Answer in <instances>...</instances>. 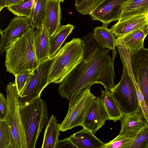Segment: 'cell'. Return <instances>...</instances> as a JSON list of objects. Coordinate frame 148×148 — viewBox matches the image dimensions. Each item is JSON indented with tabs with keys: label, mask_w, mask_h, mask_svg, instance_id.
I'll list each match as a JSON object with an SVG mask.
<instances>
[{
	"label": "cell",
	"mask_w": 148,
	"mask_h": 148,
	"mask_svg": "<svg viewBox=\"0 0 148 148\" xmlns=\"http://www.w3.org/2000/svg\"><path fill=\"white\" fill-rule=\"evenodd\" d=\"M121 121V128L119 134L134 138L148 123L142 114L139 111L124 115Z\"/></svg>",
	"instance_id": "cell-13"
},
{
	"label": "cell",
	"mask_w": 148,
	"mask_h": 148,
	"mask_svg": "<svg viewBox=\"0 0 148 148\" xmlns=\"http://www.w3.org/2000/svg\"><path fill=\"white\" fill-rule=\"evenodd\" d=\"M130 60L134 80L148 107V49L143 47L131 53Z\"/></svg>",
	"instance_id": "cell-9"
},
{
	"label": "cell",
	"mask_w": 148,
	"mask_h": 148,
	"mask_svg": "<svg viewBox=\"0 0 148 148\" xmlns=\"http://www.w3.org/2000/svg\"><path fill=\"white\" fill-rule=\"evenodd\" d=\"M74 28L73 25L70 24L61 25L56 33L50 38L49 58H53Z\"/></svg>",
	"instance_id": "cell-20"
},
{
	"label": "cell",
	"mask_w": 148,
	"mask_h": 148,
	"mask_svg": "<svg viewBox=\"0 0 148 148\" xmlns=\"http://www.w3.org/2000/svg\"><path fill=\"white\" fill-rule=\"evenodd\" d=\"M60 0H48L46 15L43 25L51 38L61 25Z\"/></svg>",
	"instance_id": "cell-16"
},
{
	"label": "cell",
	"mask_w": 148,
	"mask_h": 148,
	"mask_svg": "<svg viewBox=\"0 0 148 148\" xmlns=\"http://www.w3.org/2000/svg\"><path fill=\"white\" fill-rule=\"evenodd\" d=\"M148 34V24L121 38H116V43L125 45L131 53L144 47V41Z\"/></svg>",
	"instance_id": "cell-15"
},
{
	"label": "cell",
	"mask_w": 148,
	"mask_h": 148,
	"mask_svg": "<svg viewBox=\"0 0 148 148\" xmlns=\"http://www.w3.org/2000/svg\"><path fill=\"white\" fill-rule=\"evenodd\" d=\"M7 110L6 99L3 95L0 93V120H3L6 116Z\"/></svg>",
	"instance_id": "cell-32"
},
{
	"label": "cell",
	"mask_w": 148,
	"mask_h": 148,
	"mask_svg": "<svg viewBox=\"0 0 148 148\" xmlns=\"http://www.w3.org/2000/svg\"><path fill=\"white\" fill-rule=\"evenodd\" d=\"M50 37L44 25L34 30L35 51L37 60L40 63L49 58Z\"/></svg>",
	"instance_id": "cell-17"
},
{
	"label": "cell",
	"mask_w": 148,
	"mask_h": 148,
	"mask_svg": "<svg viewBox=\"0 0 148 148\" xmlns=\"http://www.w3.org/2000/svg\"><path fill=\"white\" fill-rule=\"evenodd\" d=\"M129 148H148V123L134 137Z\"/></svg>",
	"instance_id": "cell-29"
},
{
	"label": "cell",
	"mask_w": 148,
	"mask_h": 148,
	"mask_svg": "<svg viewBox=\"0 0 148 148\" xmlns=\"http://www.w3.org/2000/svg\"><path fill=\"white\" fill-rule=\"evenodd\" d=\"M12 135L6 121L0 120V148H7Z\"/></svg>",
	"instance_id": "cell-30"
},
{
	"label": "cell",
	"mask_w": 148,
	"mask_h": 148,
	"mask_svg": "<svg viewBox=\"0 0 148 148\" xmlns=\"http://www.w3.org/2000/svg\"><path fill=\"white\" fill-rule=\"evenodd\" d=\"M84 44L73 38L61 47L53 58L48 75L49 84L59 83L83 60Z\"/></svg>",
	"instance_id": "cell-3"
},
{
	"label": "cell",
	"mask_w": 148,
	"mask_h": 148,
	"mask_svg": "<svg viewBox=\"0 0 148 148\" xmlns=\"http://www.w3.org/2000/svg\"><path fill=\"white\" fill-rule=\"evenodd\" d=\"M7 110L4 119L18 148H26L25 134L20 116L18 96L15 82H10L6 88Z\"/></svg>",
	"instance_id": "cell-6"
},
{
	"label": "cell",
	"mask_w": 148,
	"mask_h": 148,
	"mask_svg": "<svg viewBox=\"0 0 148 148\" xmlns=\"http://www.w3.org/2000/svg\"><path fill=\"white\" fill-rule=\"evenodd\" d=\"M93 33L95 39L103 47L112 50L115 49V36L108 26L103 25L96 27Z\"/></svg>",
	"instance_id": "cell-23"
},
{
	"label": "cell",
	"mask_w": 148,
	"mask_h": 148,
	"mask_svg": "<svg viewBox=\"0 0 148 148\" xmlns=\"http://www.w3.org/2000/svg\"><path fill=\"white\" fill-rule=\"evenodd\" d=\"M84 44L83 60L86 62H89L103 47L96 40L93 32L84 36L82 40Z\"/></svg>",
	"instance_id": "cell-25"
},
{
	"label": "cell",
	"mask_w": 148,
	"mask_h": 148,
	"mask_svg": "<svg viewBox=\"0 0 148 148\" xmlns=\"http://www.w3.org/2000/svg\"><path fill=\"white\" fill-rule=\"evenodd\" d=\"M148 14V0H130L123 8L119 21Z\"/></svg>",
	"instance_id": "cell-22"
},
{
	"label": "cell",
	"mask_w": 148,
	"mask_h": 148,
	"mask_svg": "<svg viewBox=\"0 0 148 148\" xmlns=\"http://www.w3.org/2000/svg\"><path fill=\"white\" fill-rule=\"evenodd\" d=\"M88 87L72 97L69 100L67 114L60 124V131L65 132L78 126H82L86 113L96 98Z\"/></svg>",
	"instance_id": "cell-7"
},
{
	"label": "cell",
	"mask_w": 148,
	"mask_h": 148,
	"mask_svg": "<svg viewBox=\"0 0 148 148\" xmlns=\"http://www.w3.org/2000/svg\"><path fill=\"white\" fill-rule=\"evenodd\" d=\"M134 138L119 134L112 140L105 143L102 148H129Z\"/></svg>",
	"instance_id": "cell-28"
},
{
	"label": "cell",
	"mask_w": 148,
	"mask_h": 148,
	"mask_svg": "<svg viewBox=\"0 0 148 148\" xmlns=\"http://www.w3.org/2000/svg\"><path fill=\"white\" fill-rule=\"evenodd\" d=\"M109 117L99 97H96L91 103L86 113L82 126L94 134L105 124Z\"/></svg>",
	"instance_id": "cell-11"
},
{
	"label": "cell",
	"mask_w": 148,
	"mask_h": 148,
	"mask_svg": "<svg viewBox=\"0 0 148 148\" xmlns=\"http://www.w3.org/2000/svg\"><path fill=\"white\" fill-rule=\"evenodd\" d=\"M87 129H83L71 135L69 138L77 148H102L105 143Z\"/></svg>",
	"instance_id": "cell-18"
},
{
	"label": "cell",
	"mask_w": 148,
	"mask_h": 148,
	"mask_svg": "<svg viewBox=\"0 0 148 148\" xmlns=\"http://www.w3.org/2000/svg\"><path fill=\"white\" fill-rule=\"evenodd\" d=\"M147 24V15H138L119 21L110 29L115 37L121 38Z\"/></svg>",
	"instance_id": "cell-14"
},
{
	"label": "cell",
	"mask_w": 148,
	"mask_h": 148,
	"mask_svg": "<svg viewBox=\"0 0 148 148\" xmlns=\"http://www.w3.org/2000/svg\"><path fill=\"white\" fill-rule=\"evenodd\" d=\"M35 2V0H23L18 3L7 8L10 12L17 16L27 17L29 18L32 14Z\"/></svg>",
	"instance_id": "cell-26"
},
{
	"label": "cell",
	"mask_w": 148,
	"mask_h": 148,
	"mask_svg": "<svg viewBox=\"0 0 148 148\" xmlns=\"http://www.w3.org/2000/svg\"><path fill=\"white\" fill-rule=\"evenodd\" d=\"M23 0H7L6 7L18 3Z\"/></svg>",
	"instance_id": "cell-35"
},
{
	"label": "cell",
	"mask_w": 148,
	"mask_h": 148,
	"mask_svg": "<svg viewBox=\"0 0 148 148\" xmlns=\"http://www.w3.org/2000/svg\"><path fill=\"white\" fill-rule=\"evenodd\" d=\"M32 71H23L14 76L18 96L23 91Z\"/></svg>",
	"instance_id": "cell-31"
},
{
	"label": "cell",
	"mask_w": 148,
	"mask_h": 148,
	"mask_svg": "<svg viewBox=\"0 0 148 148\" xmlns=\"http://www.w3.org/2000/svg\"><path fill=\"white\" fill-rule=\"evenodd\" d=\"M53 60L48 58L43 61L32 71L23 91L18 96L19 107L40 97L42 90L49 84L48 75Z\"/></svg>",
	"instance_id": "cell-5"
},
{
	"label": "cell",
	"mask_w": 148,
	"mask_h": 148,
	"mask_svg": "<svg viewBox=\"0 0 148 148\" xmlns=\"http://www.w3.org/2000/svg\"><path fill=\"white\" fill-rule=\"evenodd\" d=\"M7 0H0V11L6 7Z\"/></svg>",
	"instance_id": "cell-36"
},
{
	"label": "cell",
	"mask_w": 148,
	"mask_h": 148,
	"mask_svg": "<svg viewBox=\"0 0 148 148\" xmlns=\"http://www.w3.org/2000/svg\"><path fill=\"white\" fill-rule=\"evenodd\" d=\"M130 0H103L89 14L92 20L108 26L112 22L119 20L123 8Z\"/></svg>",
	"instance_id": "cell-10"
},
{
	"label": "cell",
	"mask_w": 148,
	"mask_h": 148,
	"mask_svg": "<svg viewBox=\"0 0 148 148\" xmlns=\"http://www.w3.org/2000/svg\"><path fill=\"white\" fill-rule=\"evenodd\" d=\"M110 91L124 115L140 110L134 82L124 66L120 81Z\"/></svg>",
	"instance_id": "cell-8"
},
{
	"label": "cell",
	"mask_w": 148,
	"mask_h": 148,
	"mask_svg": "<svg viewBox=\"0 0 148 148\" xmlns=\"http://www.w3.org/2000/svg\"><path fill=\"white\" fill-rule=\"evenodd\" d=\"M147 15L148 17V14H147Z\"/></svg>",
	"instance_id": "cell-37"
},
{
	"label": "cell",
	"mask_w": 148,
	"mask_h": 148,
	"mask_svg": "<svg viewBox=\"0 0 148 148\" xmlns=\"http://www.w3.org/2000/svg\"><path fill=\"white\" fill-rule=\"evenodd\" d=\"M60 124L52 114L48 121L44 133L41 148H55L60 135Z\"/></svg>",
	"instance_id": "cell-19"
},
{
	"label": "cell",
	"mask_w": 148,
	"mask_h": 148,
	"mask_svg": "<svg viewBox=\"0 0 148 148\" xmlns=\"http://www.w3.org/2000/svg\"><path fill=\"white\" fill-rule=\"evenodd\" d=\"M61 0V1H62V0Z\"/></svg>",
	"instance_id": "cell-38"
},
{
	"label": "cell",
	"mask_w": 148,
	"mask_h": 148,
	"mask_svg": "<svg viewBox=\"0 0 148 148\" xmlns=\"http://www.w3.org/2000/svg\"><path fill=\"white\" fill-rule=\"evenodd\" d=\"M101 98L109 117V121L115 122L121 121L124 114L120 110L110 90H101Z\"/></svg>",
	"instance_id": "cell-21"
},
{
	"label": "cell",
	"mask_w": 148,
	"mask_h": 148,
	"mask_svg": "<svg viewBox=\"0 0 148 148\" xmlns=\"http://www.w3.org/2000/svg\"><path fill=\"white\" fill-rule=\"evenodd\" d=\"M106 48L98 51L91 60L78 64L59 84L58 91L61 97L68 100L73 96L95 84H100L110 90L114 86L115 78L114 64L117 55L116 49Z\"/></svg>",
	"instance_id": "cell-1"
},
{
	"label": "cell",
	"mask_w": 148,
	"mask_h": 148,
	"mask_svg": "<svg viewBox=\"0 0 148 148\" xmlns=\"http://www.w3.org/2000/svg\"><path fill=\"white\" fill-rule=\"evenodd\" d=\"M35 3L30 18L31 26L34 29L44 24L46 13L48 0H35Z\"/></svg>",
	"instance_id": "cell-24"
},
{
	"label": "cell",
	"mask_w": 148,
	"mask_h": 148,
	"mask_svg": "<svg viewBox=\"0 0 148 148\" xmlns=\"http://www.w3.org/2000/svg\"><path fill=\"white\" fill-rule=\"evenodd\" d=\"M57 148H76L69 137L65 138L62 140H58L56 145Z\"/></svg>",
	"instance_id": "cell-33"
},
{
	"label": "cell",
	"mask_w": 148,
	"mask_h": 148,
	"mask_svg": "<svg viewBox=\"0 0 148 148\" xmlns=\"http://www.w3.org/2000/svg\"><path fill=\"white\" fill-rule=\"evenodd\" d=\"M7 148H18L15 141L12 135L10 136V142Z\"/></svg>",
	"instance_id": "cell-34"
},
{
	"label": "cell",
	"mask_w": 148,
	"mask_h": 148,
	"mask_svg": "<svg viewBox=\"0 0 148 148\" xmlns=\"http://www.w3.org/2000/svg\"><path fill=\"white\" fill-rule=\"evenodd\" d=\"M31 27V22L28 17L16 16L11 19L5 29H0V53L3 54L12 41Z\"/></svg>",
	"instance_id": "cell-12"
},
{
	"label": "cell",
	"mask_w": 148,
	"mask_h": 148,
	"mask_svg": "<svg viewBox=\"0 0 148 148\" xmlns=\"http://www.w3.org/2000/svg\"><path fill=\"white\" fill-rule=\"evenodd\" d=\"M103 0H75L77 11L83 15L89 14Z\"/></svg>",
	"instance_id": "cell-27"
},
{
	"label": "cell",
	"mask_w": 148,
	"mask_h": 148,
	"mask_svg": "<svg viewBox=\"0 0 148 148\" xmlns=\"http://www.w3.org/2000/svg\"><path fill=\"white\" fill-rule=\"evenodd\" d=\"M34 30L29 28L10 44L6 52L7 71L14 76L25 71H32L39 65L35 53Z\"/></svg>",
	"instance_id": "cell-2"
},
{
	"label": "cell",
	"mask_w": 148,
	"mask_h": 148,
	"mask_svg": "<svg viewBox=\"0 0 148 148\" xmlns=\"http://www.w3.org/2000/svg\"><path fill=\"white\" fill-rule=\"evenodd\" d=\"M21 122L25 134L26 148H34L40 132L48 119L47 107L40 97L19 107Z\"/></svg>",
	"instance_id": "cell-4"
}]
</instances>
